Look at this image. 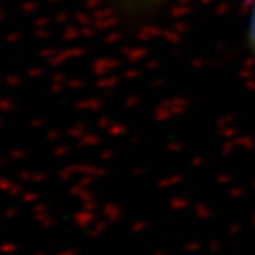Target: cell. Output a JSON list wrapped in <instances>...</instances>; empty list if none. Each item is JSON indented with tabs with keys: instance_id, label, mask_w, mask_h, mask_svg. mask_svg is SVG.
<instances>
[{
	"instance_id": "obj_1",
	"label": "cell",
	"mask_w": 255,
	"mask_h": 255,
	"mask_svg": "<svg viewBox=\"0 0 255 255\" xmlns=\"http://www.w3.org/2000/svg\"><path fill=\"white\" fill-rule=\"evenodd\" d=\"M105 2L125 13H144L161 7L167 0H105Z\"/></svg>"
},
{
	"instance_id": "obj_2",
	"label": "cell",
	"mask_w": 255,
	"mask_h": 255,
	"mask_svg": "<svg viewBox=\"0 0 255 255\" xmlns=\"http://www.w3.org/2000/svg\"><path fill=\"white\" fill-rule=\"evenodd\" d=\"M246 47L251 52V55L255 58V0H251V5L247 8V17H246Z\"/></svg>"
}]
</instances>
